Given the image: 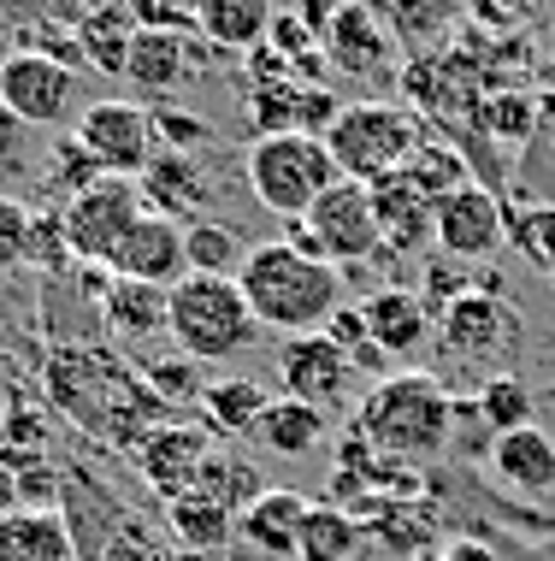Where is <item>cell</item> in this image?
Instances as JSON below:
<instances>
[{"label":"cell","mask_w":555,"mask_h":561,"mask_svg":"<svg viewBox=\"0 0 555 561\" xmlns=\"http://www.w3.org/2000/svg\"><path fill=\"white\" fill-rule=\"evenodd\" d=\"M213 432L207 426H189V420H166V426H154L142 437L137 449V473L142 484L160 496V503H177V496L195 491V479H201V467L213 461Z\"/></svg>","instance_id":"obj_13"},{"label":"cell","mask_w":555,"mask_h":561,"mask_svg":"<svg viewBox=\"0 0 555 561\" xmlns=\"http://www.w3.org/2000/svg\"><path fill=\"white\" fill-rule=\"evenodd\" d=\"M372 190V219H379V242L384 254H419L431 242V202L419 195L402 172L379 178Z\"/></svg>","instance_id":"obj_21"},{"label":"cell","mask_w":555,"mask_h":561,"mask_svg":"<svg viewBox=\"0 0 555 561\" xmlns=\"http://www.w3.org/2000/svg\"><path fill=\"white\" fill-rule=\"evenodd\" d=\"M490 473H497L502 491L527 496V503H537V496L555 491V437L537 426H520V432H502L497 444H490Z\"/></svg>","instance_id":"obj_20"},{"label":"cell","mask_w":555,"mask_h":561,"mask_svg":"<svg viewBox=\"0 0 555 561\" xmlns=\"http://www.w3.org/2000/svg\"><path fill=\"white\" fill-rule=\"evenodd\" d=\"M142 195H148V214H166L177 225H195L213 207V172H207V160L201 154H166L160 148L154 160H148V172H142Z\"/></svg>","instance_id":"obj_18"},{"label":"cell","mask_w":555,"mask_h":561,"mask_svg":"<svg viewBox=\"0 0 555 561\" xmlns=\"http://www.w3.org/2000/svg\"><path fill=\"white\" fill-rule=\"evenodd\" d=\"M0 561H78L71 526L59 508H12L0 514Z\"/></svg>","instance_id":"obj_24"},{"label":"cell","mask_w":555,"mask_h":561,"mask_svg":"<svg viewBox=\"0 0 555 561\" xmlns=\"http://www.w3.org/2000/svg\"><path fill=\"white\" fill-rule=\"evenodd\" d=\"M207 48L189 42V30H137L130 36V54H125V78L142 89V95L166 101L172 89H184L195 71H201Z\"/></svg>","instance_id":"obj_17"},{"label":"cell","mask_w":555,"mask_h":561,"mask_svg":"<svg viewBox=\"0 0 555 561\" xmlns=\"http://www.w3.org/2000/svg\"><path fill=\"white\" fill-rule=\"evenodd\" d=\"M166 520H172V538L184 543V550H201V556H213L236 538V514L207 491H189V496H177V503H166Z\"/></svg>","instance_id":"obj_30"},{"label":"cell","mask_w":555,"mask_h":561,"mask_svg":"<svg viewBox=\"0 0 555 561\" xmlns=\"http://www.w3.org/2000/svg\"><path fill=\"white\" fill-rule=\"evenodd\" d=\"M332 12H337V0H302V19L320 30V36H325V24H332Z\"/></svg>","instance_id":"obj_49"},{"label":"cell","mask_w":555,"mask_h":561,"mask_svg":"<svg viewBox=\"0 0 555 561\" xmlns=\"http://www.w3.org/2000/svg\"><path fill=\"white\" fill-rule=\"evenodd\" d=\"M431 337H438L449 367H478L485 378H497V373H508V360H514L527 331H520V313L497 290H467L438 308Z\"/></svg>","instance_id":"obj_7"},{"label":"cell","mask_w":555,"mask_h":561,"mask_svg":"<svg viewBox=\"0 0 555 561\" xmlns=\"http://www.w3.org/2000/svg\"><path fill=\"white\" fill-rule=\"evenodd\" d=\"M30 178V125H19L0 107V190L19 195V184Z\"/></svg>","instance_id":"obj_42"},{"label":"cell","mask_w":555,"mask_h":561,"mask_svg":"<svg viewBox=\"0 0 555 561\" xmlns=\"http://www.w3.org/2000/svg\"><path fill=\"white\" fill-rule=\"evenodd\" d=\"M266 42H273V48L290 59V66H296V59H308V54H320V30H313L302 12H278V19H273V36H266Z\"/></svg>","instance_id":"obj_45"},{"label":"cell","mask_w":555,"mask_h":561,"mask_svg":"<svg viewBox=\"0 0 555 561\" xmlns=\"http://www.w3.org/2000/svg\"><path fill=\"white\" fill-rule=\"evenodd\" d=\"M95 178H101V165L83 154V142H78V136H66V142L54 148V172H42V184H48V195H54L59 207H66L71 195L89 190Z\"/></svg>","instance_id":"obj_40"},{"label":"cell","mask_w":555,"mask_h":561,"mask_svg":"<svg viewBox=\"0 0 555 561\" xmlns=\"http://www.w3.org/2000/svg\"><path fill=\"white\" fill-rule=\"evenodd\" d=\"M473 408H478V426H485V437H502V432L532 426L537 397L527 390V378H520V373H497V378H485V385H478Z\"/></svg>","instance_id":"obj_32"},{"label":"cell","mask_w":555,"mask_h":561,"mask_svg":"<svg viewBox=\"0 0 555 561\" xmlns=\"http://www.w3.org/2000/svg\"><path fill=\"white\" fill-rule=\"evenodd\" d=\"M355 360H349V348L332 343L325 331H308V337H284L278 348V385H284V397H296V402H313V408H332L349 397V385H355Z\"/></svg>","instance_id":"obj_14"},{"label":"cell","mask_w":555,"mask_h":561,"mask_svg":"<svg viewBox=\"0 0 555 561\" xmlns=\"http://www.w3.org/2000/svg\"><path fill=\"white\" fill-rule=\"evenodd\" d=\"M42 402L66 420L71 432L95 437L107 449H137L154 426L177 420L154 385L125 348L107 343H54L42 355Z\"/></svg>","instance_id":"obj_1"},{"label":"cell","mask_w":555,"mask_h":561,"mask_svg":"<svg viewBox=\"0 0 555 561\" xmlns=\"http://www.w3.org/2000/svg\"><path fill=\"white\" fill-rule=\"evenodd\" d=\"M95 561H177V556H172V543L160 538V533L142 520L137 508H130L125 520L113 526V538L95 550Z\"/></svg>","instance_id":"obj_38"},{"label":"cell","mask_w":555,"mask_h":561,"mask_svg":"<svg viewBox=\"0 0 555 561\" xmlns=\"http://www.w3.org/2000/svg\"><path fill=\"white\" fill-rule=\"evenodd\" d=\"M308 496L290 491V484H273L261 503H248L236 514V533H243L261 556H296V533H302Z\"/></svg>","instance_id":"obj_26"},{"label":"cell","mask_w":555,"mask_h":561,"mask_svg":"<svg viewBox=\"0 0 555 561\" xmlns=\"http://www.w3.org/2000/svg\"><path fill=\"white\" fill-rule=\"evenodd\" d=\"M83 154L101 165L107 178H142L148 160L160 154L154 142V113L142 101H125V95H107V101H89L78 113V130Z\"/></svg>","instance_id":"obj_10"},{"label":"cell","mask_w":555,"mask_h":561,"mask_svg":"<svg viewBox=\"0 0 555 561\" xmlns=\"http://www.w3.org/2000/svg\"><path fill=\"white\" fill-rule=\"evenodd\" d=\"M431 242H438V254H449V261L461 266H485L497 261V249L508 242V207L502 195L490 184H473L443 195L438 207H431Z\"/></svg>","instance_id":"obj_11"},{"label":"cell","mask_w":555,"mask_h":561,"mask_svg":"<svg viewBox=\"0 0 555 561\" xmlns=\"http://www.w3.org/2000/svg\"><path fill=\"white\" fill-rule=\"evenodd\" d=\"M419 561H443V556H419Z\"/></svg>","instance_id":"obj_50"},{"label":"cell","mask_w":555,"mask_h":561,"mask_svg":"<svg viewBox=\"0 0 555 561\" xmlns=\"http://www.w3.org/2000/svg\"><path fill=\"white\" fill-rule=\"evenodd\" d=\"M148 214L142 178H107L101 172L89 190H78L66 207H59V225H66V249L71 261L107 266L118 254V242L130 237V225Z\"/></svg>","instance_id":"obj_9"},{"label":"cell","mask_w":555,"mask_h":561,"mask_svg":"<svg viewBox=\"0 0 555 561\" xmlns=\"http://www.w3.org/2000/svg\"><path fill=\"white\" fill-rule=\"evenodd\" d=\"M142 378L154 385V397L166 402L172 414H177V408H189V402L201 408V397H207V378L195 373V360H189V355H177V348H172V355L142 360Z\"/></svg>","instance_id":"obj_37"},{"label":"cell","mask_w":555,"mask_h":561,"mask_svg":"<svg viewBox=\"0 0 555 561\" xmlns=\"http://www.w3.org/2000/svg\"><path fill=\"white\" fill-rule=\"evenodd\" d=\"M367 550V526L337 503H308L302 533H296V561H355Z\"/></svg>","instance_id":"obj_28"},{"label":"cell","mask_w":555,"mask_h":561,"mask_svg":"<svg viewBox=\"0 0 555 561\" xmlns=\"http://www.w3.org/2000/svg\"><path fill=\"white\" fill-rule=\"evenodd\" d=\"M426 142L419 136V118L414 107H402V101H349L332 130H325V148H332L337 172L355 178V184H379V178L402 172V165L414 160V148Z\"/></svg>","instance_id":"obj_6"},{"label":"cell","mask_w":555,"mask_h":561,"mask_svg":"<svg viewBox=\"0 0 555 561\" xmlns=\"http://www.w3.org/2000/svg\"><path fill=\"white\" fill-rule=\"evenodd\" d=\"M137 30H195V7L189 0H130Z\"/></svg>","instance_id":"obj_46"},{"label":"cell","mask_w":555,"mask_h":561,"mask_svg":"<svg viewBox=\"0 0 555 561\" xmlns=\"http://www.w3.org/2000/svg\"><path fill=\"white\" fill-rule=\"evenodd\" d=\"M284 242H296L302 254H320L332 266H367V261H390L379 242V219H372V190L355 178H337L332 190L313 202L308 219H296Z\"/></svg>","instance_id":"obj_8"},{"label":"cell","mask_w":555,"mask_h":561,"mask_svg":"<svg viewBox=\"0 0 555 561\" xmlns=\"http://www.w3.org/2000/svg\"><path fill=\"white\" fill-rule=\"evenodd\" d=\"M473 118L497 148H527V136L537 130V101L527 95V89H490Z\"/></svg>","instance_id":"obj_34"},{"label":"cell","mask_w":555,"mask_h":561,"mask_svg":"<svg viewBox=\"0 0 555 561\" xmlns=\"http://www.w3.org/2000/svg\"><path fill=\"white\" fill-rule=\"evenodd\" d=\"M243 178L254 190V202L266 214H278L284 225L308 219L313 202L337 184V160L325 148V136H308V130H278V136H254L248 154H243Z\"/></svg>","instance_id":"obj_4"},{"label":"cell","mask_w":555,"mask_h":561,"mask_svg":"<svg viewBox=\"0 0 555 561\" xmlns=\"http://www.w3.org/2000/svg\"><path fill=\"white\" fill-rule=\"evenodd\" d=\"M184 249H189V272H201V278H236L248 261V242L219 219L184 225Z\"/></svg>","instance_id":"obj_33"},{"label":"cell","mask_w":555,"mask_h":561,"mask_svg":"<svg viewBox=\"0 0 555 561\" xmlns=\"http://www.w3.org/2000/svg\"><path fill=\"white\" fill-rule=\"evenodd\" d=\"M154 113V142L166 148V154H201V148H213V125L207 118H195L189 107H172V101H160Z\"/></svg>","instance_id":"obj_39"},{"label":"cell","mask_w":555,"mask_h":561,"mask_svg":"<svg viewBox=\"0 0 555 561\" xmlns=\"http://www.w3.org/2000/svg\"><path fill=\"white\" fill-rule=\"evenodd\" d=\"M113 278L130 284H154V290H177L189 278V249H184V225L166 214H142L130 225V237L118 242V254L107 261Z\"/></svg>","instance_id":"obj_16"},{"label":"cell","mask_w":555,"mask_h":561,"mask_svg":"<svg viewBox=\"0 0 555 561\" xmlns=\"http://www.w3.org/2000/svg\"><path fill=\"white\" fill-rule=\"evenodd\" d=\"M19 508V467H12V455L0 449V514Z\"/></svg>","instance_id":"obj_48"},{"label":"cell","mask_w":555,"mask_h":561,"mask_svg":"<svg viewBox=\"0 0 555 561\" xmlns=\"http://www.w3.org/2000/svg\"><path fill=\"white\" fill-rule=\"evenodd\" d=\"M508 242H514L544 278H555V207L550 202L514 207V214H508Z\"/></svg>","instance_id":"obj_36"},{"label":"cell","mask_w":555,"mask_h":561,"mask_svg":"<svg viewBox=\"0 0 555 561\" xmlns=\"http://www.w3.org/2000/svg\"><path fill=\"white\" fill-rule=\"evenodd\" d=\"M467 19L485 24V30H497V36H520V30L537 19V0H473Z\"/></svg>","instance_id":"obj_44"},{"label":"cell","mask_w":555,"mask_h":561,"mask_svg":"<svg viewBox=\"0 0 555 561\" xmlns=\"http://www.w3.org/2000/svg\"><path fill=\"white\" fill-rule=\"evenodd\" d=\"M325 432H332V414H325V408L296 402V397H273L261 432H254V444L273 449V455H313L325 444Z\"/></svg>","instance_id":"obj_29"},{"label":"cell","mask_w":555,"mask_h":561,"mask_svg":"<svg viewBox=\"0 0 555 561\" xmlns=\"http://www.w3.org/2000/svg\"><path fill=\"white\" fill-rule=\"evenodd\" d=\"M320 42H325V54H332V66L343 78H355V83L396 78V36H390V24L367 7V0H337V12H332V24H325Z\"/></svg>","instance_id":"obj_15"},{"label":"cell","mask_w":555,"mask_h":561,"mask_svg":"<svg viewBox=\"0 0 555 561\" xmlns=\"http://www.w3.org/2000/svg\"><path fill=\"white\" fill-rule=\"evenodd\" d=\"M166 337L177 355H189L195 367H213V360H231L261 337V320H254L248 296L236 278H201L189 272L172 290V325Z\"/></svg>","instance_id":"obj_5"},{"label":"cell","mask_w":555,"mask_h":561,"mask_svg":"<svg viewBox=\"0 0 555 561\" xmlns=\"http://www.w3.org/2000/svg\"><path fill=\"white\" fill-rule=\"evenodd\" d=\"M166 325H172V290L113 278L107 301H101V331H107L125 355H142L154 337H166Z\"/></svg>","instance_id":"obj_19"},{"label":"cell","mask_w":555,"mask_h":561,"mask_svg":"<svg viewBox=\"0 0 555 561\" xmlns=\"http://www.w3.org/2000/svg\"><path fill=\"white\" fill-rule=\"evenodd\" d=\"M367 7L390 24L396 42H438L461 12H473V0H367Z\"/></svg>","instance_id":"obj_31"},{"label":"cell","mask_w":555,"mask_h":561,"mask_svg":"<svg viewBox=\"0 0 555 561\" xmlns=\"http://www.w3.org/2000/svg\"><path fill=\"white\" fill-rule=\"evenodd\" d=\"M355 432L367 437L384 461L396 467H426L455 444V397L438 373H384L379 385L361 397Z\"/></svg>","instance_id":"obj_3"},{"label":"cell","mask_w":555,"mask_h":561,"mask_svg":"<svg viewBox=\"0 0 555 561\" xmlns=\"http://www.w3.org/2000/svg\"><path fill=\"white\" fill-rule=\"evenodd\" d=\"M254 320L261 331H278V337H308V331H325L332 313L349 301V284H343V266L320 261V254H302L296 242H248V261L236 272Z\"/></svg>","instance_id":"obj_2"},{"label":"cell","mask_w":555,"mask_h":561,"mask_svg":"<svg viewBox=\"0 0 555 561\" xmlns=\"http://www.w3.org/2000/svg\"><path fill=\"white\" fill-rule=\"evenodd\" d=\"M467 290H473V266L449 261V254H426V301H431V313H438L443 301L467 296Z\"/></svg>","instance_id":"obj_43"},{"label":"cell","mask_w":555,"mask_h":561,"mask_svg":"<svg viewBox=\"0 0 555 561\" xmlns=\"http://www.w3.org/2000/svg\"><path fill=\"white\" fill-rule=\"evenodd\" d=\"M266 408H273V397H266L254 378H207L201 426L219 432V437H236V444H254V432H261Z\"/></svg>","instance_id":"obj_25"},{"label":"cell","mask_w":555,"mask_h":561,"mask_svg":"<svg viewBox=\"0 0 555 561\" xmlns=\"http://www.w3.org/2000/svg\"><path fill=\"white\" fill-rule=\"evenodd\" d=\"M78 101V71L36 48H12L0 54V107L30 130H54Z\"/></svg>","instance_id":"obj_12"},{"label":"cell","mask_w":555,"mask_h":561,"mask_svg":"<svg viewBox=\"0 0 555 561\" xmlns=\"http://www.w3.org/2000/svg\"><path fill=\"white\" fill-rule=\"evenodd\" d=\"M361 313H367V337L379 343L390 360L419 355L431 337V320H438V313L426 308V296H408V290H372L361 301Z\"/></svg>","instance_id":"obj_22"},{"label":"cell","mask_w":555,"mask_h":561,"mask_svg":"<svg viewBox=\"0 0 555 561\" xmlns=\"http://www.w3.org/2000/svg\"><path fill=\"white\" fill-rule=\"evenodd\" d=\"M30 231H36V207L0 190V272H19L30 261Z\"/></svg>","instance_id":"obj_41"},{"label":"cell","mask_w":555,"mask_h":561,"mask_svg":"<svg viewBox=\"0 0 555 561\" xmlns=\"http://www.w3.org/2000/svg\"><path fill=\"white\" fill-rule=\"evenodd\" d=\"M189 7H195L201 42L207 48H224V54H254L273 36V19H278L273 0H189Z\"/></svg>","instance_id":"obj_23"},{"label":"cell","mask_w":555,"mask_h":561,"mask_svg":"<svg viewBox=\"0 0 555 561\" xmlns=\"http://www.w3.org/2000/svg\"><path fill=\"white\" fill-rule=\"evenodd\" d=\"M443 561H502V556L490 550L485 538H455V543H449V550H443Z\"/></svg>","instance_id":"obj_47"},{"label":"cell","mask_w":555,"mask_h":561,"mask_svg":"<svg viewBox=\"0 0 555 561\" xmlns=\"http://www.w3.org/2000/svg\"><path fill=\"white\" fill-rule=\"evenodd\" d=\"M402 178H408V184L426 195L431 207H438L443 195H455V190H467V184H473V178H467V160H461L449 142H419V148H414V160L402 165Z\"/></svg>","instance_id":"obj_35"},{"label":"cell","mask_w":555,"mask_h":561,"mask_svg":"<svg viewBox=\"0 0 555 561\" xmlns=\"http://www.w3.org/2000/svg\"><path fill=\"white\" fill-rule=\"evenodd\" d=\"M130 36H137V19H130V0H95V7H89L83 19H78L83 66L107 71V78H125Z\"/></svg>","instance_id":"obj_27"}]
</instances>
